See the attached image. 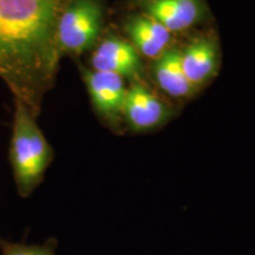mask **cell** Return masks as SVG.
<instances>
[{"instance_id":"cell-1","label":"cell","mask_w":255,"mask_h":255,"mask_svg":"<svg viewBox=\"0 0 255 255\" xmlns=\"http://www.w3.org/2000/svg\"><path fill=\"white\" fill-rule=\"evenodd\" d=\"M66 0H0V78L39 117L59 71L57 24Z\"/></svg>"},{"instance_id":"cell-11","label":"cell","mask_w":255,"mask_h":255,"mask_svg":"<svg viewBox=\"0 0 255 255\" xmlns=\"http://www.w3.org/2000/svg\"><path fill=\"white\" fill-rule=\"evenodd\" d=\"M56 242L50 240L43 245H26L12 242L0 237L1 255H55Z\"/></svg>"},{"instance_id":"cell-4","label":"cell","mask_w":255,"mask_h":255,"mask_svg":"<svg viewBox=\"0 0 255 255\" xmlns=\"http://www.w3.org/2000/svg\"><path fill=\"white\" fill-rule=\"evenodd\" d=\"M87 88L92 109L98 120L115 132L123 126V108L126 103V79L111 72L89 69L81 59L75 60Z\"/></svg>"},{"instance_id":"cell-8","label":"cell","mask_w":255,"mask_h":255,"mask_svg":"<svg viewBox=\"0 0 255 255\" xmlns=\"http://www.w3.org/2000/svg\"><path fill=\"white\" fill-rule=\"evenodd\" d=\"M180 49L182 69L197 91L212 83L221 65V49L214 31L201 32Z\"/></svg>"},{"instance_id":"cell-6","label":"cell","mask_w":255,"mask_h":255,"mask_svg":"<svg viewBox=\"0 0 255 255\" xmlns=\"http://www.w3.org/2000/svg\"><path fill=\"white\" fill-rule=\"evenodd\" d=\"M89 69L111 72L132 82H145V68L141 55L127 38L107 28L96 46L88 53Z\"/></svg>"},{"instance_id":"cell-3","label":"cell","mask_w":255,"mask_h":255,"mask_svg":"<svg viewBox=\"0 0 255 255\" xmlns=\"http://www.w3.org/2000/svg\"><path fill=\"white\" fill-rule=\"evenodd\" d=\"M109 7L105 0H66L57 24L60 57L81 59L107 31Z\"/></svg>"},{"instance_id":"cell-5","label":"cell","mask_w":255,"mask_h":255,"mask_svg":"<svg viewBox=\"0 0 255 255\" xmlns=\"http://www.w3.org/2000/svg\"><path fill=\"white\" fill-rule=\"evenodd\" d=\"M126 8L154 19L173 34L207 25L213 19L207 0H127Z\"/></svg>"},{"instance_id":"cell-10","label":"cell","mask_w":255,"mask_h":255,"mask_svg":"<svg viewBox=\"0 0 255 255\" xmlns=\"http://www.w3.org/2000/svg\"><path fill=\"white\" fill-rule=\"evenodd\" d=\"M148 73L156 87L171 100H190L199 92L188 81L183 71L178 46L173 45L152 59Z\"/></svg>"},{"instance_id":"cell-7","label":"cell","mask_w":255,"mask_h":255,"mask_svg":"<svg viewBox=\"0 0 255 255\" xmlns=\"http://www.w3.org/2000/svg\"><path fill=\"white\" fill-rule=\"evenodd\" d=\"M174 117V107L162 100L148 83H130L123 108V123L128 129L136 133L154 131Z\"/></svg>"},{"instance_id":"cell-2","label":"cell","mask_w":255,"mask_h":255,"mask_svg":"<svg viewBox=\"0 0 255 255\" xmlns=\"http://www.w3.org/2000/svg\"><path fill=\"white\" fill-rule=\"evenodd\" d=\"M13 100L8 161L18 195L26 199L43 182L47 168L55 158V150L38 126V117L20 100Z\"/></svg>"},{"instance_id":"cell-9","label":"cell","mask_w":255,"mask_h":255,"mask_svg":"<svg viewBox=\"0 0 255 255\" xmlns=\"http://www.w3.org/2000/svg\"><path fill=\"white\" fill-rule=\"evenodd\" d=\"M121 28L143 58L155 59L173 46L174 34L138 12L128 11L121 20Z\"/></svg>"}]
</instances>
